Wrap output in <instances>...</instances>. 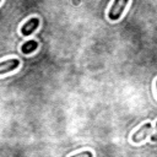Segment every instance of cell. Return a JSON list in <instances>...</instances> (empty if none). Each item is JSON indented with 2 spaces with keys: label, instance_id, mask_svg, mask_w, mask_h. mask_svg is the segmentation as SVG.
Returning <instances> with one entry per match:
<instances>
[{
  "label": "cell",
  "instance_id": "9",
  "mask_svg": "<svg viewBox=\"0 0 157 157\" xmlns=\"http://www.w3.org/2000/svg\"><path fill=\"white\" fill-rule=\"evenodd\" d=\"M0 1H1V0H0Z\"/></svg>",
  "mask_w": 157,
  "mask_h": 157
},
{
  "label": "cell",
  "instance_id": "5",
  "mask_svg": "<svg viewBox=\"0 0 157 157\" xmlns=\"http://www.w3.org/2000/svg\"><path fill=\"white\" fill-rule=\"evenodd\" d=\"M37 48H38V42H37V40H33V39H29V40H27L26 43L22 44L21 52H22L23 54H31V53H33Z\"/></svg>",
  "mask_w": 157,
  "mask_h": 157
},
{
  "label": "cell",
  "instance_id": "6",
  "mask_svg": "<svg viewBox=\"0 0 157 157\" xmlns=\"http://www.w3.org/2000/svg\"><path fill=\"white\" fill-rule=\"evenodd\" d=\"M151 141H152V142H156V141H157V124H156V131L151 135Z\"/></svg>",
  "mask_w": 157,
  "mask_h": 157
},
{
  "label": "cell",
  "instance_id": "3",
  "mask_svg": "<svg viewBox=\"0 0 157 157\" xmlns=\"http://www.w3.org/2000/svg\"><path fill=\"white\" fill-rule=\"evenodd\" d=\"M20 66V60L16 59V58H12V59H7L5 61H1L0 63V75H4V74H7L15 69H17Z\"/></svg>",
  "mask_w": 157,
  "mask_h": 157
},
{
  "label": "cell",
  "instance_id": "8",
  "mask_svg": "<svg viewBox=\"0 0 157 157\" xmlns=\"http://www.w3.org/2000/svg\"><path fill=\"white\" fill-rule=\"evenodd\" d=\"M156 87H157V81H156Z\"/></svg>",
  "mask_w": 157,
  "mask_h": 157
},
{
  "label": "cell",
  "instance_id": "2",
  "mask_svg": "<svg viewBox=\"0 0 157 157\" xmlns=\"http://www.w3.org/2000/svg\"><path fill=\"white\" fill-rule=\"evenodd\" d=\"M152 125L150 124V123H146V124H144L137 131H135L134 134H132V136H131V140H132V142H135V144H139V142H141V141H144L148 135H151V132H152Z\"/></svg>",
  "mask_w": 157,
  "mask_h": 157
},
{
  "label": "cell",
  "instance_id": "4",
  "mask_svg": "<svg viewBox=\"0 0 157 157\" xmlns=\"http://www.w3.org/2000/svg\"><path fill=\"white\" fill-rule=\"evenodd\" d=\"M39 26V20L33 17V18H29L22 27H21V34L22 36H29L31 33H33Z\"/></svg>",
  "mask_w": 157,
  "mask_h": 157
},
{
  "label": "cell",
  "instance_id": "7",
  "mask_svg": "<svg viewBox=\"0 0 157 157\" xmlns=\"http://www.w3.org/2000/svg\"><path fill=\"white\" fill-rule=\"evenodd\" d=\"M75 156H90V157H92L93 156V153L92 152H81V153H75Z\"/></svg>",
  "mask_w": 157,
  "mask_h": 157
},
{
  "label": "cell",
  "instance_id": "1",
  "mask_svg": "<svg viewBox=\"0 0 157 157\" xmlns=\"http://www.w3.org/2000/svg\"><path fill=\"white\" fill-rule=\"evenodd\" d=\"M128 2H129V0H114L110 10L108 11L109 20H112V21L119 20L120 16H121V13H123V11L125 10Z\"/></svg>",
  "mask_w": 157,
  "mask_h": 157
}]
</instances>
